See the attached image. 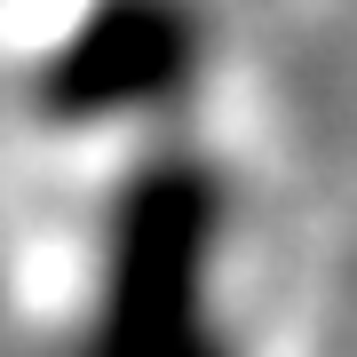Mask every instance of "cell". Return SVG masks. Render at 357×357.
<instances>
[{
	"mask_svg": "<svg viewBox=\"0 0 357 357\" xmlns=\"http://www.w3.org/2000/svg\"><path fill=\"white\" fill-rule=\"evenodd\" d=\"M318 167L270 56L0 143V357H342Z\"/></svg>",
	"mask_w": 357,
	"mask_h": 357,
	"instance_id": "1",
	"label": "cell"
}]
</instances>
